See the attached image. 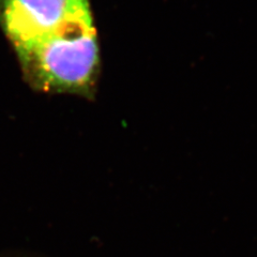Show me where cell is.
I'll return each mask as SVG.
<instances>
[{"mask_svg": "<svg viewBox=\"0 0 257 257\" xmlns=\"http://www.w3.org/2000/svg\"><path fill=\"white\" fill-rule=\"evenodd\" d=\"M92 14L90 0H0V29L18 57Z\"/></svg>", "mask_w": 257, "mask_h": 257, "instance_id": "7a4b0ae2", "label": "cell"}, {"mask_svg": "<svg viewBox=\"0 0 257 257\" xmlns=\"http://www.w3.org/2000/svg\"><path fill=\"white\" fill-rule=\"evenodd\" d=\"M16 58L23 77L32 89L93 100L101 73L94 15Z\"/></svg>", "mask_w": 257, "mask_h": 257, "instance_id": "6da1fadb", "label": "cell"}]
</instances>
